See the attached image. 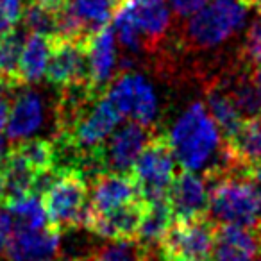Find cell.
<instances>
[{
  "label": "cell",
  "mask_w": 261,
  "mask_h": 261,
  "mask_svg": "<svg viewBox=\"0 0 261 261\" xmlns=\"http://www.w3.org/2000/svg\"><path fill=\"white\" fill-rule=\"evenodd\" d=\"M210 182V211L220 224L261 225V186L240 174L218 175Z\"/></svg>",
  "instance_id": "obj_2"
},
{
  "label": "cell",
  "mask_w": 261,
  "mask_h": 261,
  "mask_svg": "<svg viewBox=\"0 0 261 261\" xmlns=\"http://www.w3.org/2000/svg\"><path fill=\"white\" fill-rule=\"evenodd\" d=\"M227 91L231 93L242 116L245 115V118L261 116V93L250 79V73L240 75Z\"/></svg>",
  "instance_id": "obj_29"
},
{
  "label": "cell",
  "mask_w": 261,
  "mask_h": 261,
  "mask_svg": "<svg viewBox=\"0 0 261 261\" xmlns=\"http://www.w3.org/2000/svg\"><path fill=\"white\" fill-rule=\"evenodd\" d=\"M175 222H186L206 217L210 211V186L207 181L192 170L174 175L167 193Z\"/></svg>",
  "instance_id": "obj_11"
},
{
  "label": "cell",
  "mask_w": 261,
  "mask_h": 261,
  "mask_svg": "<svg viewBox=\"0 0 261 261\" xmlns=\"http://www.w3.org/2000/svg\"><path fill=\"white\" fill-rule=\"evenodd\" d=\"M70 261H95V257H77V259H70Z\"/></svg>",
  "instance_id": "obj_41"
},
{
  "label": "cell",
  "mask_w": 261,
  "mask_h": 261,
  "mask_svg": "<svg viewBox=\"0 0 261 261\" xmlns=\"http://www.w3.org/2000/svg\"><path fill=\"white\" fill-rule=\"evenodd\" d=\"M145 213V200L138 199L104 215H86L84 227L111 242L135 243Z\"/></svg>",
  "instance_id": "obj_12"
},
{
  "label": "cell",
  "mask_w": 261,
  "mask_h": 261,
  "mask_svg": "<svg viewBox=\"0 0 261 261\" xmlns=\"http://www.w3.org/2000/svg\"><path fill=\"white\" fill-rule=\"evenodd\" d=\"M52 36L48 34L31 33L23 41L22 54H20L18 75L22 84H34L45 77L50 58Z\"/></svg>",
  "instance_id": "obj_19"
},
{
  "label": "cell",
  "mask_w": 261,
  "mask_h": 261,
  "mask_svg": "<svg viewBox=\"0 0 261 261\" xmlns=\"http://www.w3.org/2000/svg\"><path fill=\"white\" fill-rule=\"evenodd\" d=\"M8 211L13 215L16 222V227H25V229H43L47 227L48 218L45 213V207L41 204V199L38 193L31 192L27 195H22L18 199L8 200L4 204Z\"/></svg>",
  "instance_id": "obj_27"
},
{
  "label": "cell",
  "mask_w": 261,
  "mask_h": 261,
  "mask_svg": "<svg viewBox=\"0 0 261 261\" xmlns=\"http://www.w3.org/2000/svg\"><path fill=\"white\" fill-rule=\"evenodd\" d=\"M118 0H66V9L83 25L86 34H93L108 25Z\"/></svg>",
  "instance_id": "obj_24"
},
{
  "label": "cell",
  "mask_w": 261,
  "mask_h": 261,
  "mask_svg": "<svg viewBox=\"0 0 261 261\" xmlns=\"http://www.w3.org/2000/svg\"><path fill=\"white\" fill-rule=\"evenodd\" d=\"M88 41L90 38L70 40V38L52 36L50 58L45 72L48 83L59 88L72 86V84H90Z\"/></svg>",
  "instance_id": "obj_10"
},
{
  "label": "cell",
  "mask_w": 261,
  "mask_h": 261,
  "mask_svg": "<svg viewBox=\"0 0 261 261\" xmlns=\"http://www.w3.org/2000/svg\"><path fill=\"white\" fill-rule=\"evenodd\" d=\"M118 2H120V0H118Z\"/></svg>",
  "instance_id": "obj_43"
},
{
  "label": "cell",
  "mask_w": 261,
  "mask_h": 261,
  "mask_svg": "<svg viewBox=\"0 0 261 261\" xmlns=\"http://www.w3.org/2000/svg\"><path fill=\"white\" fill-rule=\"evenodd\" d=\"M167 138L174 158L185 170H204L207 179L234 170V163L222 143L220 129L202 102H193L175 120Z\"/></svg>",
  "instance_id": "obj_1"
},
{
  "label": "cell",
  "mask_w": 261,
  "mask_h": 261,
  "mask_svg": "<svg viewBox=\"0 0 261 261\" xmlns=\"http://www.w3.org/2000/svg\"><path fill=\"white\" fill-rule=\"evenodd\" d=\"M11 152V147H9V138L4 130H0V167L6 161V158Z\"/></svg>",
  "instance_id": "obj_37"
},
{
  "label": "cell",
  "mask_w": 261,
  "mask_h": 261,
  "mask_svg": "<svg viewBox=\"0 0 261 261\" xmlns=\"http://www.w3.org/2000/svg\"><path fill=\"white\" fill-rule=\"evenodd\" d=\"M224 147L234 163L236 174L261 161V116L243 120L231 136L224 138Z\"/></svg>",
  "instance_id": "obj_17"
},
{
  "label": "cell",
  "mask_w": 261,
  "mask_h": 261,
  "mask_svg": "<svg viewBox=\"0 0 261 261\" xmlns=\"http://www.w3.org/2000/svg\"><path fill=\"white\" fill-rule=\"evenodd\" d=\"M261 252V225L220 224L215 231V261H256Z\"/></svg>",
  "instance_id": "obj_15"
},
{
  "label": "cell",
  "mask_w": 261,
  "mask_h": 261,
  "mask_svg": "<svg viewBox=\"0 0 261 261\" xmlns=\"http://www.w3.org/2000/svg\"><path fill=\"white\" fill-rule=\"evenodd\" d=\"M6 200V182H4V174H2V168H0V206L4 204Z\"/></svg>",
  "instance_id": "obj_39"
},
{
  "label": "cell",
  "mask_w": 261,
  "mask_h": 261,
  "mask_svg": "<svg viewBox=\"0 0 261 261\" xmlns=\"http://www.w3.org/2000/svg\"><path fill=\"white\" fill-rule=\"evenodd\" d=\"M257 8V11H261V0H250V8Z\"/></svg>",
  "instance_id": "obj_40"
},
{
  "label": "cell",
  "mask_w": 261,
  "mask_h": 261,
  "mask_svg": "<svg viewBox=\"0 0 261 261\" xmlns=\"http://www.w3.org/2000/svg\"><path fill=\"white\" fill-rule=\"evenodd\" d=\"M15 229H16V222L13 218V215L8 210L0 207V242H6L15 232Z\"/></svg>",
  "instance_id": "obj_34"
},
{
  "label": "cell",
  "mask_w": 261,
  "mask_h": 261,
  "mask_svg": "<svg viewBox=\"0 0 261 261\" xmlns=\"http://www.w3.org/2000/svg\"><path fill=\"white\" fill-rule=\"evenodd\" d=\"M61 232L52 225L43 229L16 227L6 240V256L9 261H52L59 249Z\"/></svg>",
  "instance_id": "obj_14"
},
{
  "label": "cell",
  "mask_w": 261,
  "mask_h": 261,
  "mask_svg": "<svg viewBox=\"0 0 261 261\" xmlns=\"http://www.w3.org/2000/svg\"><path fill=\"white\" fill-rule=\"evenodd\" d=\"M249 6L242 0H213L190 16L186 40L197 48H213L242 29Z\"/></svg>",
  "instance_id": "obj_4"
},
{
  "label": "cell",
  "mask_w": 261,
  "mask_h": 261,
  "mask_svg": "<svg viewBox=\"0 0 261 261\" xmlns=\"http://www.w3.org/2000/svg\"><path fill=\"white\" fill-rule=\"evenodd\" d=\"M174 168L175 158L167 135H152L130 170L142 200L154 202L167 199L170 182L175 175Z\"/></svg>",
  "instance_id": "obj_6"
},
{
  "label": "cell",
  "mask_w": 261,
  "mask_h": 261,
  "mask_svg": "<svg viewBox=\"0 0 261 261\" xmlns=\"http://www.w3.org/2000/svg\"><path fill=\"white\" fill-rule=\"evenodd\" d=\"M106 97L118 109L122 116H129L133 122L150 127L158 118V97L149 81L140 73L125 72L111 81L106 90Z\"/></svg>",
  "instance_id": "obj_9"
},
{
  "label": "cell",
  "mask_w": 261,
  "mask_h": 261,
  "mask_svg": "<svg viewBox=\"0 0 261 261\" xmlns=\"http://www.w3.org/2000/svg\"><path fill=\"white\" fill-rule=\"evenodd\" d=\"M150 127L138 122H127L122 127H116L102 147L93 154V165L102 168L100 172H118L130 174L136 160L149 143Z\"/></svg>",
  "instance_id": "obj_8"
},
{
  "label": "cell",
  "mask_w": 261,
  "mask_h": 261,
  "mask_svg": "<svg viewBox=\"0 0 261 261\" xmlns=\"http://www.w3.org/2000/svg\"><path fill=\"white\" fill-rule=\"evenodd\" d=\"M93 257L95 261H138V250L133 247V243L113 242L102 247Z\"/></svg>",
  "instance_id": "obj_30"
},
{
  "label": "cell",
  "mask_w": 261,
  "mask_h": 261,
  "mask_svg": "<svg viewBox=\"0 0 261 261\" xmlns=\"http://www.w3.org/2000/svg\"><path fill=\"white\" fill-rule=\"evenodd\" d=\"M23 41H25V34L16 29L0 36V88L23 86L18 75Z\"/></svg>",
  "instance_id": "obj_25"
},
{
  "label": "cell",
  "mask_w": 261,
  "mask_h": 261,
  "mask_svg": "<svg viewBox=\"0 0 261 261\" xmlns=\"http://www.w3.org/2000/svg\"><path fill=\"white\" fill-rule=\"evenodd\" d=\"M16 154L36 172L38 175L48 174L56 167V147L48 140L40 138H27L22 142H16V147H13Z\"/></svg>",
  "instance_id": "obj_26"
},
{
  "label": "cell",
  "mask_w": 261,
  "mask_h": 261,
  "mask_svg": "<svg viewBox=\"0 0 261 261\" xmlns=\"http://www.w3.org/2000/svg\"><path fill=\"white\" fill-rule=\"evenodd\" d=\"M142 199L135 177L118 172H98L91 186V200L86 215H104L120 206Z\"/></svg>",
  "instance_id": "obj_13"
},
{
  "label": "cell",
  "mask_w": 261,
  "mask_h": 261,
  "mask_svg": "<svg viewBox=\"0 0 261 261\" xmlns=\"http://www.w3.org/2000/svg\"><path fill=\"white\" fill-rule=\"evenodd\" d=\"M8 118H9V100L4 95H0V130L6 129Z\"/></svg>",
  "instance_id": "obj_36"
},
{
  "label": "cell",
  "mask_w": 261,
  "mask_h": 261,
  "mask_svg": "<svg viewBox=\"0 0 261 261\" xmlns=\"http://www.w3.org/2000/svg\"><path fill=\"white\" fill-rule=\"evenodd\" d=\"M130 2L145 47L150 43H158L170 27V9L167 0H130Z\"/></svg>",
  "instance_id": "obj_20"
},
{
  "label": "cell",
  "mask_w": 261,
  "mask_h": 261,
  "mask_svg": "<svg viewBox=\"0 0 261 261\" xmlns=\"http://www.w3.org/2000/svg\"><path fill=\"white\" fill-rule=\"evenodd\" d=\"M40 195L48 224L59 232L84 225L90 202L88 182L83 170L75 167L54 170Z\"/></svg>",
  "instance_id": "obj_3"
},
{
  "label": "cell",
  "mask_w": 261,
  "mask_h": 261,
  "mask_svg": "<svg viewBox=\"0 0 261 261\" xmlns=\"http://www.w3.org/2000/svg\"><path fill=\"white\" fill-rule=\"evenodd\" d=\"M2 174H4V182H6V200H13L18 199L22 195L34 192L36 188V182L40 175L11 149L9 156L6 158V161L2 163ZM2 204V206H4Z\"/></svg>",
  "instance_id": "obj_23"
},
{
  "label": "cell",
  "mask_w": 261,
  "mask_h": 261,
  "mask_svg": "<svg viewBox=\"0 0 261 261\" xmlns=\"http://www.w3.org/2000/svg\"><path fill=\"white\" fill-rule=\"evenodd\" d=\"M138 261H168L167 254L163 252L161 245L154 247H140L138 245Z\"/></svg>",
  "instance_id": "obj_35"
},
{
  "label": "cell",
  "mask_w": 261,
  "mask_h": 261,
  "mask_svg": "<svg viewBox=\"0 0 261 261\" xmlns=\"http://www.w3.org/2000/svg\"><path fill=\"white\" fill-rule=\"evenodd\" d=\"M41 122H43V102L36 91L25 90L16 97L13 108L9 109L6 135L13 142H22L40 129Z\"/></svg>",
  "instance_id": "obj_18"
},
{
  "label": "cell",
  "mask_w": 261,
  "mask_h": 261,
  "mask_svg": "<svg viewBox=\"0 0 261 261\" xmlns=\"http://www.w3.org/2000/svg\"><path fill=\"white\" fill-rule=\"evenodd\" d=\"M122 115L111 104L106 95L97 97L72 123L68 130L59 135L66 147L79 156H86L88 161L93 160V154L102 147L113 130L118 127Z\"/></svg>",
  "instance_id": "obj_5"
},
{
  "label": "cell",
  "mask_w": 261,
  "mask_h": 261,
  "mask_svg": "<svg viewBox=\"0 0 261 261\" xmlns=\"http://www.w3.org/2000/svg\"><path fill=\"white\" fill-rule=\"evenodd\" d=\"M245 59L250 65H261V11L245 34Z\"/></svg>",
  "instance_id": "obj_32"
},
{
  "label": "cell",
  "mask_w": 261,
  "mask_h": 261,
  "mask_svg": "<svg viewBox=\"0 0 261 261\" xmlns=\"http://www.w3.org/2000/svg\"><path fill=\"white\" fill-rule=\"evenodd\" d=\"M242 2H245V4H247V6H249V8H250V0H242Z\"/></svg>",
  "instance_id": "obj_42"
},
{
  "label": "cell",
  "mask_w": 261,
  "mask_h": 261,
  "mask_svg": "<svg viewBox=\"0 0 261 261\" xmlns=\"http://www.w3.org/2000/svg\"><path fill=\"white\" fill-rule=\"evenodd\" d=\"M174 222L170 204L167 199L154 200V202H145V213L140 225L138 240L140 247H154L160 245L161 240L165 238L167 231L170 229Z\"/></svg>",
  "instance_id": "obj_22"
},
{
  "label": "cell",
  "mask_w": 261,
  "mask_h": 261,
  "mask_svg": "<svg viewBox=\"0 0 261 261\" xmlns=\"http://www.w3.org/2000/svg\"><path fill=\"white\" fill-rule=\"evenodd\" d=\"M111 20L113 33L118 36V41L123 47L133 52H138L145 47V41H143L142 31H140L138 22L135 18V11H133V2L130 0H120Z\"/></svg>",
  "instance_id": "obj_28"
},
{
  "label": "cell",
  "mask_w": 261,
  "mask_h": 261,
  "mask_svg": "<svg viewBox=\"0 0 261 261\" xmlns=\"http://www.w3.org/2000/svg\"><path fill=\"white\" fill-rule=\"evenodd\" d=\"M206 108L213 120L217 122L222 136L227 138L242 125L243 118L232 100L231 93L222 84H215L206 91Z\"/></svg>",
  "instance_id": "obj_21"
},
{
  "label": "cell",
  "mask_w": 261,
  "mask_h": 261,
  "mask_svg": "<svg viewBox=\"0 0 261 261\" xmlns=\"http://www.w3.org/2000/svg\"><path fill=\"white\" fill-rule=\"evenodd\" d=\"M116 68L115 33L109 25L100 27L88 41V75L90 86L97 95H104Z\"/></svg>",
  "instance_id": "obj_16"
},
{
  "label": "cell",
  "mask_w": 261,
  "mask_h": 261,
  "mask_svg": "<svg viewBox=\"0 0 261 261\" xmlns=\"http://www.w3.org/2000/svg\"><path fill=\"white\" fill-rule=\"evenodd\" d=\"M217 224L210 217L186 222H172L161 240V249L168 261H215Z\"/></svg>",
  "instance_id": "obj_7"
},
{
  "label": "cell",
  "mask_w": 261,
  "mask_h": 261,
  "mask_svg": "<svg viewBox=\"0 0 261 261\" xmlns=\"http://www.w3.org/2000/svg\"><path fill=\"white\" fill-rule=\"evenodd\" d=\"M23 2L22 0H0V36L16 27L22 20Z\"/></svg>",
  "instance_id": "obj_31"
},
{
  "label": "cell",
  "mask_w": 261,
  "mask_h": 261,
  "mask_svg": "<svg viewBox=\"0 0 261 261\" xmlns=\"http://www.w3.org/2000/svg\"><path fill=\"white\" fill-rule=\"evenodd\" d=\"M172 11L181 18H190L207 4V0H168Z\"/></svg>",
  "instance_id": "obj_33"
},
{
  "label": "cell",
  "mask_w": 261,
  "mask_h": 261,
  "mask_svg": "<svg viewBox=\"0 0 261 261\" xmlns=\"http://www.w3.org/2000/svg\"><path fill=\"white\" fill-rule=\"evenodd\" d=\"M250 79H252V83L256 84V88L261 93V65H254V68L250 70Z\"/></svg>",
  "instance_id": "obj_38"
}]
</instances>
